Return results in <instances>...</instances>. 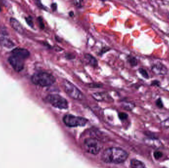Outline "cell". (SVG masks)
<instances>
[{
	"instance_id": "cell-1",
	"label": "cell",
	"mask_w": 169,
	"mask_h": 168,
	"mask_svg": "<svg viewBox=\"0 0 169 168\" xmlns=\"http://www.w3.org/2000/svg\"><path fill=\"white\" fill-rule=\"evenodd\" d=\"M128 157V153L124 149L118 147L107 148L101 155L102 161L107 163H122L124 162Z\"/></svg>"
},
{
	"instance_id": "cell-2",
	"label": "cell",
	"mask_w": 169,
	"mask_h": 168,
	"mask_svg": "<svg viewBox=\"0 0 169 168\" xmlns=\"http://www.w3.org/2000/svg\"><path fill=\"white\" fill-rule=\"evenodd\" d=\"M31 81L38 86L47 87L54 84L56 79L49 73L41 72L34 74L31 77Z\"/></svg>"
},
{
	"instance_id": "cell-3",
	"label": "cell",
	"mask_w": 169,
	"mask_h": 168,
	"mask_svg": "<svg viewBox=\"0 0 169 168\" xmlns=\"http://www.w3.org/2000/svg\"><path fill=\"white\" fill-rule=\"evenodd\" d=\"M62 84L65 92L71 98L75 100H81L83 99L84 95L82 92L71 82L67 79H64Z\"/></svg>"
},
{
	"instance_id": "cell-4",
	"label": "cell",
	"mask_w": 169,
	"mask_h": 168,
	"mask_svg": "<svg viewBox=\"0 0 169 168\" xmlns=\"http://www.w3.org/2000/svg\"><path fill=\"white\" fill-rule=\"evenodd\" d=\"M46 100L52 106L59 109H67L68 103L64 98L59 94H49L46 98Z\"/></svg>"
},
{
	"instance_id": "cell-5",
	"label": "cell",
	"mask_w": 169,
	"mask_h": 168,
	"mask_svg": "<svg viewBox=\"0 0 169 168\" xmlns=\"http://www.w3.org/2000/svg\"><path fill=\"white\" fill-rule=\"evenodd\" d=\"M64 123L70 127L84 126L87 123L86 119L82 117H76L72 114H66L63 118Z\"/></svg>"
},
{
	"instance_id": "cell-6",
	"label": "cell",
	"mask_w": 169,
	"mask_h": 168,
	"mask_svg": "<svg viewBox=\"0 0 169 168\" xmlns=\"http://www.w3.org/2000/svg\"><path fill=\"white\" fill-rule=\"evenodd\" d=\"M84 150L90 154L96 155L101 150V145L100 142L94 138H88L84 142Z\"/></svg>"
},
{
	"instance_id": "cell-7",
	"label": "cell",
	"mask_w": 169,
	"mask_h": 168,
	"mask_svg": "<svg viewBox=\"0 0 169 168\" xmlns=\"http://www.w3.org/2000/svg\"><path fill=\"white\" fill-rule=\"evenodd\" d=\"M23 60L20 58L13 55L9 57L8 59L10 65L12 66L14 71L17 72H21L23 69L24 66Z\"/></svg>"
},
{
	"instance_id": "cell-8",
	"label": "cell",
	"mask_w": 169,
	"mask_h": 168,
	"mask_svg": "<svg viewBox=\"0 0 169 168\" xmlns=\"http://www.w3.org/2000/svg\"><path fill=\"white\" fill-rule=\"evenodd\" d=\"M152 71L157 75H164L168 73L167 67L161 63H156L151 67Z\"/></svg>"
},
{
	"instance_id": "cell-9",
	"label": "cell",
	"mask_w": 169,
	"mask_h": 168,
	"mask_svg": "<svg viewBox=\"0 0 169 168\" xmlns=\"http://www.w3.org/2000/svg\"><path fill=\"white\" fill-rule=\"evenodd\" d=\"M12 53L13 55L16 56L20 58L23 60L27 59L30 56V52L26 49L23 48H15L12 51Z\"/></svg>"
},
{
	"instance_id": "cell-10",
	"label": "cell",
	"mask_w": 169,
	"mask_h": 168,
	"mask_svg": "<svg viewBox=\"0 0 169 168\" xmlns=\"http://www.w3.org/2000/svg\"><path fill=\"white\" fill-rule=\"evenodd\" d=\"M92 96L98 101L112 102L113 99L107 93L105 92H97L93 94Z\"/></svg>"
},
{
	"instance_id": "cell-11",
	"label": "cell",
	"mask_w": 169,
	"mask_h": 168,
	"mask_svg": "<svg viewBox=\"0 0 169 168\" xmlns=\"http://www.w3.org/2000/svg\"><path fill=\"white\" fill-rule=\"evenodd\" d=\"M10 23L11 26L15 31H17L18 33H23V26L17 19L13 18H11Z\"/></svg>"
},
{
	"instance_id": "cell-12",
	"label": "cell",
	"mask_w": 169,
	"mask_h": 168,
	"mask_svg": "<svg viewBox=\"0 0 169 168\" xmlns=\"http://www.w3.org/2000/svg\"><path fill=\"white\" fill-rule=\"evenodd\" d=\"M84 59L87 63L90 66L93 67H96L98 65V61L95 57L90 54H86L84 55Z\"/></svg>"
},
{
	"instance_id": "cell-13",
	"label": "cell",
	"mask_w": 169,
	"mask_h": 168,
	"mask_svg": "<svg viewBox=\"0 0 169 168\" xmlns=\"http://www.w3.org/2000/svg\"><path fill=\"white\" fill-rule=\"evenodd\" d=\"M130 165L131 168H146L142 162L135 159L131 160Z\"/></svg>"
},
{
	"instance_id": "cell-14",
	"label": "cell",
	"mask_w": 169,
	"mask_h": 168,
	"mask_svg": "<svg viewBox=\"0 0 169 168\" xmlns=\"http://www.w3.org/2000/svg\"><path fill=\"white\" fill-rule=\"evenodd\" d=\"M147 143H148L147 145L150 146H151L153 147H159L161 145V142H160L157 140H155V139L153 138H149L147 139L146 141Z\"/></svg>"
},
{
	"instance_id": "cell-15",
	"label": "cell",
	"mask_w": 169,
	"mask_h": 168,
	"mask_svg": "<svg viewBox=\"0 0 169 168\" xmlns=\"http://www.w3.org/2000/svg\"><path fill=\"white\" fill-rule=\"evenodd\" d=\"M128 61L131 67H136L138 64L137 59L135 57L131 56L128 57Z\"/></svg>"
},
{
	"instance_id": "cell-16",
	"label": "cell",
	"mask_w": 169,
	"mask_h": 168,
	"mask_svg": "<svg viewBox=\"0 0 169 168\" xmlns=\"http://www.w3.org/2000/svg\"><path fill=\"white\" fill-rule=\"evenodd\" d=\"M139 72L140 74H141V75L143 76V78L146 79H149V76L148 73L146 71V70L143 68H139Z\"/></svg>"
},
{
	"instance_id": "cell-17",
	"label": "cell",
	"mask_w": 169,
	"mask_h": 168,
	"mask_svg": "<svg viewBox=\"0 0 169 168\" xmlns=\"http://www.w3.org/2000/svg\"><path fill=\"white\" fill-rule=\"evenodd\" d=\"M156 106L158 107L159 108H163V103L162 102L161 98H159L158 99L156 100Z\"/></svg>"
},
{
	"instance_id": "cell-18",
	"label": "cell",
	"mask_w": 169,
	"mask_h": 168,
	"mask_svg": "<svg viewBox=\"0 0 169 168\" xmlns=\"http://www.w3.org/2000/svg\"><path fill=\"white\" fill-rule=\"evenodd\" d=\"M124 106L125 109H128V110H131L135 107L134 104L131 103H126V105H125Z\"/></svg>"
},
{
	"instance_id": "cell-19",
	"label": "cell",
	"mask_w": 169,
	"mask_h": 168,
	"mask_svg": "<svg viewBox=\"0 0 169 168\" xmlns=\"http://www.w3.org/2000/svg\"><path fill=\"white\" fill-rule=\"evenodd\" d=\"M153 155H154V158L157 160H158L160 158L162 157L163 154L160 151H155Z\"/></svg>"
},
{
	"instance_id": "cell-20",
	"label": "cell",
	"mask_w": 169,
	"mask_h": 168,
	"mask_svg": "<svg viewBox=\"0 0 169 168\" xmlns=\"http://www.w3.org/2000/svg\"><path fill=\"white\" fill-rule=\"evenodd\" d=\"M151 86H157V87H160L161 85V84L159 80H154L151 82Z\"/></svg>"
},
{
	"instance_id": "cell-21",
	"label": "cell",
	"mask_w": 169,
	"mask_h": 168,
	"mask_svg": "<svg viewBox=\"0 0 169 168\" xmlns=\"http://www.w3.org/2000/svg\"><path fill=\"white\" fill-rule=\"evenodd\" d=\"M89 87H91V88H100L102 87V85L100 84H90L89 85Z\"/></svg>"
},
{
	"instance_id": "cell-22",
	"label": "cell",
	"mask_w": 169,
	"mask_h": 168,
	"mask_svg": "<svg viewBox=\"0 0 169 168\" xmlns=\"http://www.w3.org/2000/svg\"><path fill=\"white\" fill-rule=\"evenodd\" d=\"M26 21H27V23L28 24V25H29L31 27H33L34 24H33V20H32V18L31 17H29L26 18Z\"/></svg>"
},
{
	"instance_id": "cell-23",
	"label": "cell",
	"mask_w": 169,
	"mask_h": 168,
	"mask_svg": "<svg viewBox=\"0 0 169 168\" xmlns=\"http://www.w3.org/2000/svg\"><path fill=\"white\" fill-rule=\"evenodd\" d=\"M65 57L67 59L69 60H71V59H73L75 58V56L72 54L71 53H66L65 55Z\"/></svg>"
},
{
	"instance_id": "cell-24",
	"label": "cell",
	"mask_w": 169,
	"mask_h": 168,
	"mask_svg": "<svg viewBox=\"0 0 169 168\" xmlns=\"http://www.w3.org/2000/svg\"><path fill=\"white\" fill-rule=\"evenodd\" d=\"M119 117H120L121 119H125L127 118V117H128V115L126 113H120L119 114Z\"/></svg>"
},
{
	"instance_id": "cell-25",
	"label": "cell",
	"mask_w": 169,
	"mask_h": 168,
	"mask_svg": "<svg viewBox=\"0 0 169 168\" xmlns=\"http://www.w3.org/2000/svg\"><path fill=\"white\" fill-rule=\"evenodd\" d=\"M38 19H39V23H40V27L41 28L44 29V27H45V25L44 24L42 18L41 17H39L38 18Z\"/></svg>"
},
{
	"instance_id": "cell-26",
	"label": "cell",
	"mask_w": 169,
	"mask_h": 168,
	"mask_svg": "<svg viewBox=\"0 0 169 168\" xmlns=\"http://www.w3.org/2000/svg\"><path fill=\"white\" fill-rule=\"evenodd\" d=\"M57 4L56 3H52V5H51V8H52V10L54 12L56 11V9H57Z\"/></svg>"
},
{
	"instance_id": "cell-27",
	"label": "cell",
	"mask_w": 169,
	"mask_h": 168,
	"mask_svg": "<svg viewBox=\"0 0 169 168\" xmlns=\"http://www.w3.org/2000/svg\"><path fill=\"white\" fill-rule=\"evenodd\" d=\"M69 14L71 17H73L74 16V12H72L71 11V12H70L69 13Z\"/></svg>"
},
{
	"instance_id": "cell-28",
	"label": "cell",
	"mask_w": 169,
	"mask_h": 168,
	"mask_svg": "<svg viewBox=\"0 0 169 168\" xmlns=\"http://www.w3.org/2000/svg\"><path fill=\"white\" fill-rule=\"evenodd\" d=\"M168 33H169V29H168Z\"/></svg>"
},
{
	"instance_id": "cell-29",
	"label": "cell",
	"mask_w": 169,
	"mask_h": 168,
	"mask_svg": "<svg viewBox=\"0 0 169 168\" xmlns=\"http://www.w3.org/2000/svg\"><path fill=\"white\" fill-rule=\"evenodd\" d=\"M168 18H169V15H168Z\"/></svg>"
}]
</instances>
